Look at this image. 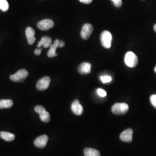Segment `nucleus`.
I'll return each instance as SVG.
<instances>
[{"label":"nucleus","instance_id":"f257e3e1","mask_svg":"<svg viewBox=\"0 0 156 156\" xmlns=\"http://www.w3.org/2000/svg\"><path fill=\"white\" fill-rule=\"evenodd\" d=\"M129 109V106L126 103H116L112 107V112L113 114L122 115L126 114Z\"/></svg>","mask_w":156,"mask_h":156},{"label":"nucleus","instance_id":"f03ea898","mask_svg":"<svg viewBox=\"0 0 156 156\" xmlns=\"http://www.w3.org/2000/svg\"><path fill=\"white\" fill-rule=\"evenodd\" d=\"M124 62L128 67L134 68L138 64V59L136 55L133 52L128 51L124 57Z\"/></svg>","mask_w":156,"mask_h":156},{"label":"nucleus","instance_id":"7ed1b4c3","mask_svg":"<svg viewBox=\"0 0 156 156\" xmlns=\"http://www.w3.org/2000/svg\"><path fill=\"white\" fill-rule=\"evenodd\" d=\"M112 35L108 31H103L100 37V41L101 45L106 49H109L111 47Z\"/></svg>","mask_w":156,"mask_h":156},{"label":"nucleus","instance_id":"20e7f679","mask_svg":"<svg viewBox=\"0 0 156 156\" xmlns=\"http://www.w3.org/2000/svg\"><path fill=\"white\" fill-rule=\"evenodd\" d=\"M28 75V71L24 69H22L18 71L16 73L11 75L10 79L11 80L15 82H23Z\"/></svg>","mask_w":156,"mask_h":156},{"label":"nucleus","instance_id":"39448f33","mask_svg":"<svg viewBox=\"0 0 156 156\" xmlns=\"http://www.w3.org/2000/svg\"><path fill=\"white\" fill-rule=\"evenodd\" d=\"M93 32V27L91 24L87 23L84 24L80 32V36L82 39L87 40L89 39Z\"/></svg>","mask_w":156,"mask_h":156},{"label":"nucleus","instance_id":"423d86ee","mask_svg":"<svg viewBox=\"0 0 156 156\" xmlns=\"http://www.w3.org/2000/svg\"><path fill=\"white\" fill-rule=\"evenodd\" d=\"M55 26V23L50 19H45L39 21L37 24V27L39 30L42 31H47L53 28Z\"/></svg>","mask_w":156,"mask_h":156},{"label":"nucleus","instance_id":"0eeeda50","mask_svg":"<svg viewBox=\"0 0 156 156\" xmlns=\"http://www.w3.org/2000/svg\"><path fill=\"white\" fill-rule=\"evenodd\" d=\"M51 79L49 76H44L38 81L36 87L39 91H44L47 89L50 84Z\"/></svg>","mask_w":156,"mask_h":156},{"label":"nucleus","instance_id":"6e6552de","mask_svg":"<svg viewBox=\"0 0 156 156\" xmlns=\"http://www.w3.org/2000/svg\"><path fill=\"white\" fill-rule=\"evenodd\" d=\"M133 131L131 128H128L120 135V139L125 142H131L133 140Z\"/></svg>","mask_w":156,"mask_h":156},{"label":"nucleus","instance_id":"1a4fd4ad","mask_svg":"<svg viewBox=\"0 0 156 156\" xmlns=\"http://www.w3.org/2000/svg\"><path fill=\"white\" fill-rule=\"evenodd\" d=\"M48 141V136L46 135H41L37 138L34 140V145L38 148H44L47 145Z\"/></svg>","mask_w":156,"mask_h":156},{"label":"nucleus","instance_id":"9d476101","mask_svg":"<svg viewBox=\"0 0 156 156\" xmlns=\"http://www.w3.org/2000/svg\"><path fill=\"white\" fill-rule=\"evenodd\" d=\"M91 64L89 62H82L78 68V72L82 75H87L91 73Z\"/></svg>","mask_w":156,"mask_h":156},{"label":"nucleus","instance_id":"9b49d317","mask_svg":"<svg viewBox=\"0 0 156 156\" xmlns=\"http://www.w3.org/2000/svg\"><path fill=\"white\" fill-rule=\"evenodd\" d=\"M71 109L73 113L76 115H81L83 112V106H82L78 100L74 101L71 105Z\"/></svg>","mask_w":156,"mask_h":156},{"label":"nucleus","instance_id":"f8f14e48","mask_svg":"<svg viewBox=\"0 0 156 156\" xmlns=\"http://www.w3.org/2000/svg\"><path fill=\"white\" fill-rule=\"evenodd\" d=\"M35 31L33 28L28 27L26 30V35L27 39L28 44L33 45L35 42Z\"/></svg>","mask_w":156,"mask_h":156},{"label":"nucleus","instance_id":"ddd939ff","mask_svg":"<svg viewBox=\"0 0 156 156\" xmlns=\"http://www.w3.org/2000/svg\"><path fill=\"white\" fill-rule=\"evenodd\" d=\"M59 43H60V41L58 39H56L54 41L53 44H52L51 45H50V46L49 47L50 49L48 51V56L49 57L52 58V57L57 56L56 51L57 48L59 47Z\"/></svg>","mask_w":156,"mask_h":156},{"label":"nucleus","instance_id":"4468645a","mask_svg":"<svg viewBox=\"0 0 156 156\" xmlns=\"http://www.w3.org/2000/svg\"><path fill=\"white\" fill-rule=\"evenodd\" d=\"M51 45V38L47 36H45L41 38V40L38 43L37 46L38 48L44 46V48H49Z\"/></svg>","mask_w":156,"mask_h":156},{"label":"nucleus","instance_id":"2eb2a0df","mask_svg":"<svg viewBox=\"0 0 156 156\" xmlns=\"http://www.w3.org/2000/svg\"><path fill=\"white\" fill-rule=\"evenodd\" d=\"M0 138L7 142H11L15 140V136L14 134L8 133V132L1 131L0 132Z\"/></svg>","mask_w":156,"mask_h":156},{"label":"nucleus","instance_id":"dca6fc26","mask_svg":"<svg viewBox=\"0 0 156 156\" xmlns=\"http://www.w3.org/2000/svg\"><path fill=\"white\" fill-rule=\"evenodd\" d=\"M84 156H100V151L93 148H86L84 150Z\"/></svg>","mask_w":156,"mask_h":156},{"label":"nucleus","instance_id":"f3484780","mask_svg":"<svg viewBox=\"0 0 156 156\" xmlns=\"http://www.w3.org/2000/svg\"><path fill=\"white\" fill-rule=\"evenodd\" d=\"M13 105V102L11 100H0V109L10 108Z\"/></svg>","mask_w":156,"mask_h":156},{"label":"nucleus","instance_id":"a211bd4d","mask_svg":"<svg viewBox=\"0 0 156 156\" xmlns=\"http://www.w3.org/2000/svg\"><path fill=\"white\" fill-rule=\"evenodd\" d=\"M39 117L41 121H42L43 122L45 123H48L50 121V116L49 112L46 111V110L42 112H41L39 113Z\"/></svg>","mask_w":156,"mask_h":156},{"label":"nucleus","instance_id":"6ab92c4d","mask_svg":"<svg viewBox=\"0 0 156 156\" xmlns=\"http://www.w3.org/2000/svg\"><path fill=\"white\" fill-rule=\"evenodd\" d=\"M9 9V4L6 0H0V9L6 12Z\"/></svg>","mask_w":156,"mask_h":156},{"label":"nucleus","instance_id":"aec40b11","mask_svg":"<svg viewBox=\"0 0 156 156\" xmlns=\"http://www.w3.org/2000/svg\"><path fill=\"white\" fill-rule=\"evenodd\" d=\"M101 80L102 82L103 83H109L112 81L111 76H108V75H105V76H101Z\"/></svg>","mask_w":156,"mask_h":156},{"label":"nucleus","instance_id":"412c9836","mask_svg":"<svg viewBox=\"0 0 156 156\" xmlns=\"http://www.w3.org/2000/svg\"><path fill=\"white\" fill-rule=\"evenodd\" d=\"M150 100L151 105L156 108V95H152L150 98Z\"/></svg>","mask_w":156,"mask_h":156},{"label":"nucleus","instance_id":"4be33fe9","mask_svg":"<svg viewBox=\"0 0 156 156\" xmlns=\"http://www.w3.org/2000/svg\"><path fill=\"white\" fill-rule=\"evenodd\" d=\"M97 94L101 97H106V94H107L106 91L101 89H98L97 90Z\"/></svg>","mask_w":156,"mask_h":156},{"label":"nucleus","instance_id":"5701e85b","mask_svg":"<svg viewBox=\"0 0 156 156\" xmlns=\"http://www.w3.org/2000/svg\"><path fill=\"white\" fill-rule=\"evenodd\" d=\"M45 108L44 106H41V105H37L35 107V111L37 112V113H40L41 112L45 111Z\"/></svg>","mask_w":156,"mask_h":156},{"label":"nucleus","instance_id":"b1692460","mask_svg":"<svg viewBox=\"0 0 156 156\" xmlns=\"http://www.w3.org/2000/svg\"><path fill=\"white\" fill-rule=\"evenodd\" d=\"M116 7H120L122 5V0H111Z\"/></svg>","mask_w":156,"mask_h":156},{"label":"nucleus","instance_id":"393cba45","mask_svg":"<svg viewBox=\"0 0 156 156\" xmlns=\"http://www.w3.org/2000/svg\"><path fill=\"white\" fill-rule=\"evenodd\" d=\"M41 51H42V49H37L34 51V54L37 56H39L41 53Z\"/></svg>","mask_w":156,"mask_h":156},{"label":"nucleus","instance_id":"a878e982","mask_svg":"<svg viewBox=\"0 0 156 156\" xmlns=\"http://www.w3.org/2000/svg\"><path fill=\"white\" fill-rule=\"evenodd\" d=\"M82 3H83L85 4H90L93 0H79Z\"/></svg>","mask_w":156,"mask_h":156},{"label":"nucleus","instance_id":"bb28decb","mask_svg":"<svg viewBox=\"0 0 156 156\" xmlns=\"http://www.w3.org/2000/svg\"><path fill=\"white\" fill-rule=\"evenodd\" d=\"M65 46V42L62 41H60V43H59V48H62Z\"/></svg>","mask_w":156,"mask_h":156},{"label":"nucleus","instance_id":"cd10ccee","mask_svg":"<svg viewBox=\"0 0 156 156\" xmlns=\"http://www.w3.org/2000/svg\"><path fill=\"white\" fill-rule=\"evenodd\" d=\"M154 30L155 31V32H156V24L154 26Z\"/></svg>","mask_w":156,"mask_h":156},{"label":"nucleus","instance_id":"c85d7f7f","mask_svg":"<svg viewBox=\"0 0 156 156\" xmlns=\"http://www.w3.org/2000/svg\"><path fill=\"white\" fill-rule=\"evenodd\" d=\"M154 71H155V72L156 73V67H155V68H154Z\"/></svg>","mask_w":156,"mask_h":156}]
</instances>
